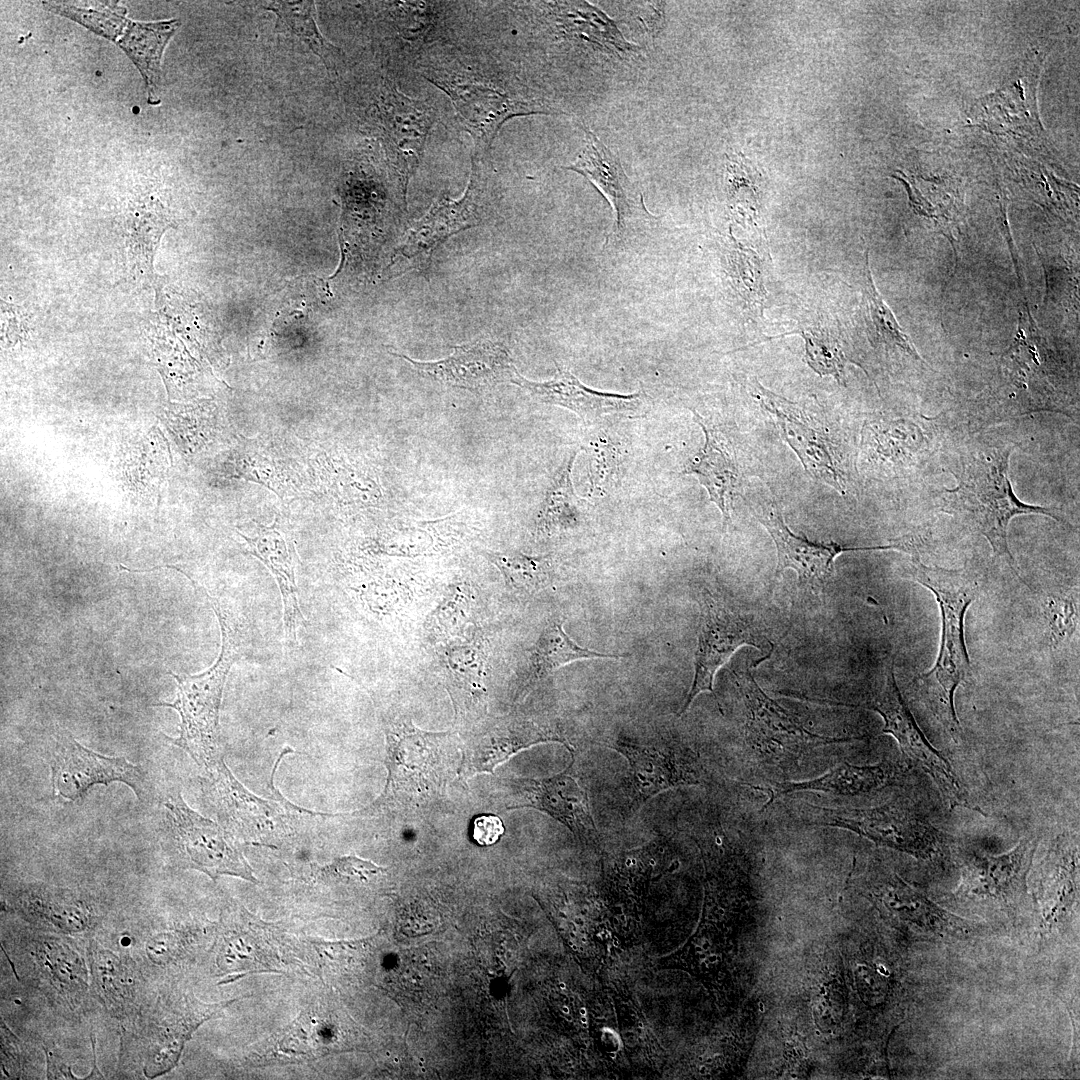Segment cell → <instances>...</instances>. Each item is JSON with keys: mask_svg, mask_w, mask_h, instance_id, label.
I'll return each instance as SVG.
<instances>
[{"mask_svg": "<svg viewBox=\"0 0 1080 1080\" xmlns=\"http://www.w3.org/2000/svg\"><path fill=\"white\" fill-rule=\"evenodd\" d=\"M907 578L929 589L941 613V640L934 666L915 677L913 683L924 706L938 720L947 735L959 743L963 738L954 695L959 685L972 675L964 636L965 614L980 595L982 583L971 570L930 567L913 556Z\"/></svg>", "mask_w": 1080, "mask_h": 1080, "instance_id": "6da1fadb", "label": "cell"}, {"mask_svg": "<svg viewBox=\"0 0 1080 1080\" xmlns=\"http://www.w3.org/2000/svg\"><path fill=\"white\" fill-rule=\"evenodd\" d=\"M1011 446H985L961 463L956 488L946 491L944 507L966 526L984 536L994 553L1020 577L1007 540L1009 522L1024 514H1040L1068 524L1058 509L1022 502L1008 475Z\"/></svg>", "mask_w": 1080, "mask_h": 1080, "instance_id": "7a4b0ae2", "label": "cell"}, {"mask_svg": "<svg viewBox=\"0 0 1080 1080\" xmlns=\"http://www.w3.org/2000/svg\"><path fill=\"white\" fill-rule=\"evenodd\" d=\"M195 589L206 597L218 618L222 635L219 657L214 665L197 675L171 672L178 686L177 697L173 702L155 705L170 707L179 713V735L167 739L186 751L198 765L209 769L223 759L219 746L222 693L228 673L242 655L247 641L244 626L227 603L209 595L198 583Z\"/></svg>", "mask_w": 1080, "mask_h": 1080, "instance_id": "3957f363", "label": "cell"}, {"mask_svg": "<svg viewBox=\"0 0 1080 1080\" xmlns=\"http://www.w3.org/2000/svg\"><path fill=\"white\" fill-rule=\"evenodd\" d=\"M807 825L835 827L853 832L875 844L923 860L941 857L954 844L907 802L869 807H828L809 803L794 806Z\"/></svg>", "mask_w": 1080, "mask_h": 1080, "instance_id": "277c9868", "label": "cell"}, {"mask_svg": "<svg viewBox=\"0 0 1080 1080\" xmlns=\"http://www.w3.org/2000/svg\"><path fill=\"white\" fill-rule=\"evenodd\" d=\"M837 704L878 713L884 721L882 734L895 738L906 760L930 776L951 808H967L985 815L963 787L950 762L929 742L916 722L898 688L892 657L885 661L881 680L866 693L862 701Z\"/></svg>", "mask_w": 1080, "mask_h": 1080, "instance_id": "5b68a950", "label": "cell"}, {"mask_svg": "<svg viewBox=\"0 0 1080 1080\" xmlns=\"http://www.w3.org/2000/svg\"><path fill=\"white\" fill-rule=\"evenodd\" d=\"M1038 838L1024 837L1008 852L992 855L971 845H953L961 869L957 902L983 912L1013 916L1028 904L1027 876Z\"/></svg>", "mask_w": 1080, "mask_h": 1080, "instance_id": "8992f818", "label": "cell"}, {"mask_svg": "<svg viewBox=\"0 0 1080 1080\" xmlns=\"http://www.w3.org/2000/svg\"><path fill=\"white\" fill-rule=\"evenodd\" d=\"M469 183L459 199L444 194L408 230L391 266L396 274L423 270L434 251L450 236L480 225L493 210L495 191L481 158L473 154Z\"/></svg>", "mask_w": 1080, "mask_h": 1080, "instance_id": "52a82bcc", "label": "cell"}, {"mask_svg": "<svg viewBox=\"0 0 1080 1080\" xmlns=\"http://www.w3.org/2000/svg\"><path fill=\"white\" fill-rule=\"evenodd\" d=\"M163 806L166 841L181 867L201 871L213 880L232 875L258 882L235 838L190 808L180 791L169 794Z\"/></svg>", "mask_w": 1080, "mask_h": 1080, "instance_id": "ba28073f", "label": "cell"}, {"mask_svg": "<svg viewBox=\"0 0 1080 1080\" xmlns=\"http://www.w3.org/2000/svg\"><path fill=\"white\" fill-rule=\"evenodd\" d=\"M738 684L745 708L746 742L766 765L787 770L819 746L861 739L823 736L808 731L769 698L749 673L738 676Z\"/></svg>", "mask_w": 1080, "mask_h": 1080, "instance_id": "9c48e42d", "label": "cell"}, {"mask_svg": "<svg viewBox=\"0 0 1080 1080\" xmlns=\"http://www.w3.org/2000/svg\"><path fill=\"white\" fill-rule=\"evenodd\" d=\"M218 1008L187 998L159 999L126 1034L123 1059L131 1057L149 1079L167 1073L177 1064L193 1031Z\"/></svg>", "mask_w": 1080, "mask_h": 1080, "instance_id": "30bf717a", "label": "cell"}, {"mask_svg": "<svg viewBox=\"0 0 1080 1080\" xmlns=\"http://www.w3.org/2000/svg\"><path fill=\"white\" fill-rule=\"evenodd\" d=\"M607 747L628 762L623 781L624 814H634L648 800L671 788L700 785L707 780L698 755L689 747L674 743H638L624 737Z\"/></svg>", "mask_w": 1080, "mask_h": 1080, "instance_id": "8fae6325", "label": "cell"}, {"mask_svg": "<svg viewBox=\"0 0 1080 1080\" xmlns=\"http://www.w3.org/2000/svg\"><path fill=\"white\" fill-rule=\"evenodd\" d=\"M431 83L450 98L461 127L468 132L479 153L485 152L503 124L516 116L550 114L543 103L516 89L475 80H461L429 73Z\"/></svg>", "mask_w": 1080, "mask_h": 1080, "instance_id": "7c38bea8", "label": "cell"}, {"mask_svg": "<svg viewBox=\"0 0 1080 1080\" xmlns=\"http://www.w3.org/2000/svg\"><path fill=\"white\" fill-rule=\"evenodd\" d=\"M760 648L761 636L752 621L730 609L708 589L700 600L698 643L694 677L685 701L678 712L683 715L693 700L703 692L714 693L717 671L742 646Z\"/></svg>", "mask_w": 1080, "mask_h": 1080, "instance_id": "4fadbf2b", "label": "cell"}, {"mask_svg": "<svg viewBox=\"0 0 1080 1080\" xmlns=\"http://www.w3.org/2000/svg\"><path fill=\"white\" fill-rule=\"evenodd\" d=\"M50 768L53 795L70 801L82 798L94 785L112 782L126 784L140 800L146 795V777L140 766L125 757L88 749L66 730L57 734Z\"/></svg>", "mask_w": 1080, "mask_h": 1080, "instance_id": "5bb4252c", "label": "cell"}, {"mask_svg": "<svg viewBox=\"0 0 1080 1080\" xmlns=\"http://www.w3.org/2000/svg\"><path fill=\"white\" fill-rule=\"evenodd\" d=\"M435 120V113L426 102L410 98L385 83L377 102V128L405 194Z\"/></svg>", "mask_w": 1080, "mask_h": 1080, "instance_id": "9a60e30c", "label": "cell"}, {"mask_svg": "<svg viewBox=\"0 0 1080 1080\" xmlns=\"http://www.w3.org/2000/svg\"><path fill=\"white\" fill-rule=\"evenodd\" d=\"M202 787L222 827L233 838L271 846V839L284 836L286 830L280 811L244 788L223 759L206 769Z\"/></svg>", "mask_w": 1080, "mask_h": 1080, "instance_id": "2e32d148", "label": "cell"}, {"mask_svg": "<svg viewBox=\"0 0 1080 1080\" xmlns=\"http://www.w3.org/2000/svg\"><path fill=\"white\" fill-rule=\"evenodd\" d=\"M752 512L774 541L777 552L776 577L787 569L796 571L800 584L824 587L834 571L835 559L844 552L893 549L891 544L846 547L836 542L819 543L794 534L772 500L753 503Z\"/></svg>", "mask_w": 1080, "mask_h": 1080, "instance_id": "e0dca14e", "label": "cell"}, {"mask_svg": "<svg viewBox=\"0 0 1080 1080\" xmlns=\"http://www.w3.org/2000/svg\"><path fill=\"white\" fill-rule=\"evenodd\" d=\"M865 887L880 909L924 938L947 939L973 932L970 922L945 910L894 872H875Z\"/></svg>", "mask_w": 1080, "mask_h": 1080, "instance_id": "ac0fdd59", "label": "cell"}, {"mask_svg": "<svg viewBox=\"0 0 1080 1080\" xmlns=\"http://www.w3.org/2000/svg\"><path fill=\"white\" fill-rule=\"evenodd\" d=\"M752 395L771 415L808 474L844 493L843 478L825 432L800 406L752 382Z\"/></svg>", "mask_w": 1080, "mask_h": 1080, "instance_id": "d6986e66", "label": "cell"}, {"mask_svg": "<svg viewBox=\"0 0 1080 1080\" xmlns=\"http://www.w3.org/2000/svg\"><path fill=\"white\" fill-rule=\"evenodd\" d=\"M390 353L409 362L424 377L472 391L511 383L517 371L509 350L493 341L454 346L449 356L437 361H418L402 353Z\"/></svg>", "mask_w": 1080, "mask_h": 1080, "instance_id": "ffe728a7", "label": "cell"}, {"mask_svg": "<svg viewBox=\"0 0 1080 1080\" xmlns=\"http://www.w3.org/2000/svg\"><path fill=\"white\" fill-rule=\"evenodd\" d=\"M511 384L526 390L537 402L564 407L590 422L605 416L640 415L648 407V398L643 390L628 395L600 392L585 386L568 369L558 364L550 380L532 381L516 371Z\"/></svg>", "mask_w": 1080, "mask_h": 1080, "instance_id": "44dd1931", "label": "cell"}, {"mask_svg": "<svg viewBox=\"0 0 1080 1080\" xmlns=\"http://www.w3.org/2000/svg\"><path fill=\"white\" fill-rule=\"evenodd\" d=\"M573 761L564 772L550 778L518 780L519 801L511 808L541 810L564 824L583 844L598 847L599 832L588 794L572 771Z\"/></svg>", "mask_w": 1080, "mask_h": 1080, "instance_id": "7402d4cb", "label": "cell"}, {"mask_svg": "<svg viewBox=\"0 0 1080 1080\" xmlns=\"http://www.w3.org/2000/svg\"><path fill=\"white\" fill-rule=\"evenodd\" d=\"M239 534L246 542L245 550L258 558L276 579L283 602L285 642L288 646L296 645L297 629L307 622L298 602L295 575L298 556L290 525L276 515L269 526L257 524L254 536Z\"/></svg>", "mask_w": 1080, "mask_h": 1080, "instance_id": "603a6c76", "label": "cell"}, {"mask_svg": "<svg viewBox=\"0 0 1080 1080\" xmlns=\"http://www.w3.org/2000/svg\"><path fill=\"white\" fill-rule=\"evenodd\" d=\"M386 735L389 779L393 786H406L421 793L438 783L440 752L451 735L449 732H429L404 721L390 725Z\"/></svg>", "mask_w": 1080, "mask_h": 1080, "instance_id": "cb8c5ba5", "label": "cell"}, {"mask_svg": "<svg viewBox=\"0 0 1080 1080\" xmlns=\"http://www.w3.org/2000/svg\"><path fill=\"white\" fill-rule=\"evenodd\" d=\"M585 146L576 161L565 167L588 179L607 198L615 211V236L623 234L633 219L647 214L642 193L626 175L614 155L586 127Z\"/></svg>", "mask_w": 1080, "mask_h": 1080, "instance_id": "d4e9b609", "label": "cell"}, {"mask_svg": "<svg viewBox=\"0 0 1080 1080\" xmlns=\"http://www.w3.org/2000/svg\"><path fill=\"white\" fill-rule=\"evenodd\" d=\"M9 907L27 921L60 933H81L98 920L92 902L82 893L44 883L18 888Z\"/></svg>", "mask_w": 1080, "mask_h": 1080, "instance_id": "484cf974", "label": "cell"}, {"mask_svg": "<svg viewBox=\"0 0 1080 1080\" xmlns=\"http://www.w3.org/2000/svg\"><path fill=\"white\" fill-rule=\"evenodd\" d=\"M1037 889L1043 922L1049 928L1078 910V834H1061L1051 841L1041 863Z\"/></svg>", "mask_w": 1080, "mask_h": 1080, "instance_id": "4316f807", "label": "cell"}, {"mask_svg": "<svg viewBox=\"0 0 1080 1080\" xmlns=\"http://www.w3.org/2000/svg\"><path fill=\"white\" fill-rule=\"evenodd\" d=\"M904 777L905 768L894 761L869 765L843 762L814 779L771 784L765 789L769 796L767 805L782 795L796 792H823L845 797L876 794L900 784Z\"/></svg>", "mask_w": 1080, "mask_h": 1080, "instance_id": "83f0119b", "label": "cell"}, {"mask_svg": "<svg viewBox=\"0 0 1080 1080\" xmlns=\"http://www.w3.org/2000/svg\"><path fill=\"white\" fill-rule=\"evenodd\" d=\"M39 976L71 1009L81 1003L89 989L85 961L66 939L37 935L28 949Z\"/></svg>", "mask_w": 1080, "mask_h": 1080, "instance_id": "f1b7e54d", "label": "cell"}, {"mask_svg": "<svg viewBox=\"0 0 1080 1080\" xmlns=\"http://www.w3.org/2000/svg\"><path fill=\"white\" fill-rule=\"evenodd\" d=\"M705 435V443L685 469L697 477L710 500L722 513L724 526L731 520V505L739 482V467L734 450L726 438L694 412Z\"/></svg>", "mask_w": 1080, "mask_h": 1080, "instance_id": "f546056e", "label": "cell"}, {"mask_svg": "<svg viewBox=\"0 0 1080 1080\" xmlns=\"http://www.w3.org/2000/svg\"><path fill=\"white\" fill-rule=\"evenodd\" d=\"M173 226L163 204L153 197L132 203L123 217L126 272L132 280L153 276V259L165 230Z\"/></svg>", "mask_w": 1080, "mask_h": 1080, "instance_id": "4dcf8cb0", "label": "cell"}, {"mask_svg": "<svg viewBox=\"0 0 1080 1080\" xmlns=\"http://www.w3.org/2000/svg\"><path fill=\"white\" fill-rule=\"evenodd\" d=\"M88 958L91 977L100 1000L117 1018L140 1010L143 981L134 962L91 942Z\"/></svg>", "mask_w": 1080, "mask_h": 1080, "instance_id": "1f68e13d", "label": "cell"}, {"mask_svg": "<svg viewBox=\"0 0 1080 1080\" xmlns=\"http://www.w3.org/2000/svg\"><path fill=\"white\" fill-rule=\"evenodd\" d=\"M620 657L578 645L567 635L561 621L552 620L544 627L530 652L527 667L517 687L516 700L525 698L542 680L570 662Z\"/></svg>", "mask_w": 1080, "mask_h": 1080, "instance_id": "d6a6232c", "label": "cell"}, {"mask_svg": "<svg viewBox=\"0 0 1080 1080\" xmlns=\"http://www.w3.org/2000/svg\"><path fill=\"white\" fill-rule=\"evenodd\" d=\"M179 26L178 19L149 23L129 21L123 35L117 41L119 47L139 69L149 90L150 98L159 81L164 48Z\"/></svg>", "mask_w": 1080, "mask_h": 1080, "instance_id": "836d02e7", "label": "cell"}, {"mask_svg": "<svg viewBox=\"0 0 1080 1080\" xmlns=\"http://www.w3.org/2000/svg\"><path fill=\"white\" fill-rule=\"evenodd\" d=\"M578 451H572L555 474L543 501L537 529L553 534L574 528L579 521L581 500L576 496L571 470Z\"/></svg>", "mask_w": 1080, "mask_h": 1080, "instance_id": "e575fe53", "label": "cell"}, {"mask_svg": "<svg viewBox=\"0 0 1080 1080\" xmlns=\"http://www.w3.org/2000/svg\"><path fill=\"white\" fill-rule=\"evenodd\" d=\"M267 9L277 16L275 28L278 33L294 38L305 49L319 56L328 69H334L330 58L335 47L318 29L313 1L270 2Z\"/></svg>", "mask_w": 1080, "mask_h": 1080, "instance_id": "d590c367", "label": "cell"}, {"mask_svg": "<svg viewBox=\"0 0 1080 1080\" xmlns=\"http://www.w3.org/2000/svg\"><path fill=\"white\" fill-rule=\"evenodd\" d=\"M484 555L514 591L533 593L551 581L553 563L550 556H529L518 551H485Z\"/></svg>", "mask_w": 1080, "mask_h": 1080, "instance_id": "8d00e7d4", "label": "cell"}, {"mask_svg": "<svg viewBox=\"0 0 1080 1080\" xmlns=\"http://www.w3.org/2000/svg\"><path fill=\"white\" fill-rule=\"evenodd\" d=\"M867 253L862 272V299L875 339L890 346H897L913 358L921 360L908 335L898 324L875 287Z\"/></svg>", "mask_w": 1080, "mask_h": 1080, "instance_id": "74e56055", "label": "cell"}, {"mask_svg": "<svg viewBox=\"0 0 1080 1080\" xmlns=\"http://www.w3.org/2000/svg\"><path fill=\"white\" fill-rule=\"evenodd\" d=\"M805 341V361L821 376H832L840 384L845 383V355L838 336L829 327L819 323L800 325L794 331Z\"/></svg>", "mask_w": 1080, "mask_h": 1080, "instance_id": "f35d334b", "label": "cell"}, {"mask_svg": "<svg viewBox=\"0 0 1080 1080\" xmlns=\"http://www.w3.org/2000/svg\"><path fill=\"white\" fill-rule=\"evenodd\" d=\"M44 8L53 13L69 18L95 34L117 42L129 23L125 13L108 6L100 8H80L72 5L43 3Z\"/></svg>", "mask_w": 1080, "mask_h": 1080, "instance_id": "ab89813d", "label": "cell"}, {"mask_svg": "<svg viewBox=\"0 0 1080 1080\" xmlns=\"http://www.w3.org/2000/svg\"><path fill=\"white\" fill-rule=\"evenodd\" d=\"M479 647L472 644L457 645L444 653L445 667L448 669L454 685L468 692L480 694L483 691V660Z\"/></svg>", "mask_w": 1080, "mask_h": 1080, "instance_id": "60d3db41", "label": "cell"}, {"mask_svg": "<svg viewBox=\"0 0 1080 1080\" xmlns=\"http://www.w3.org/2000/svg\"><path fill=\"white\" fill-rule=\"evenodd\" d=\"M729 269L739 294L749 304H761L765 291L759 260L754 252L735 245L729 254Z\"/></svg>", "mask_w": 1080, "mask_h": 1080, "instance_id": "b9f144b4", "label": "cell"}, {"mask_svg": "<svg viewBox=\"0 0 1080 1080\" xmlns=\"http://www.w3.org/2000/svg\"><path fill=\"white\" fill-rule=\"evenodd\" d=\"M185 942L186 938L179 931L157 933L146 943L147 957L158 965L170 963L182 954Z\"/></svg>", "mask_w": 1080, "mask_h": 1080, "instance_id": "7bdbcfd3", "label": "cell"}, {"mask_svg": "<svg viewBox=\"0 0 1080 1080\" xmlns=\"http://www.w3.org/2000/svg\"><path fill=\"white\" fill-rule=\"evenodd\" d=\"M468 597L461 590H454L445 597L443 603L438 606L433 623L440 634H449L457 626V622H464L465 612L468 610Z\"/></svg>", "mask_w": 1080, "mask_h": 1080, "instance_id": "ee69618b", "label": "cell"}, {"mask_svg": "<svg viewBox=\"0 0 1080 1080\" xmlns=\"http://www.w3.org/2000/svg\"><path fill=\"white\" fill-rule=\"evenodd\" d=\"M857 989L861 997L870 1003L881 1002L886 997L888 983L882 975L869 966H857L855 969Z\"/></svg>", "mask_w": 1080, "mask_h": 1080, "instance_id": "f6af8a7d", "label": "cell"}, {"mask_svg": "<svg viewBox=\"0 0 1080 1080\" xmlns=\"http://www.w3.org/2000/svg\"><path fill=\"white\" fill-rule=\"evenodd\" d=\"M20 1041L1 1021V1065L6 1076L18 1078L23 1068Z\"/></svg>", "mask_w": 1080, "mask_h": 1080, "instance_id": "bcb514c9", "label": "cell"}, {"mask_svg": "<svg viewBox=\"0 0 1080 1080\" xmlns=\"http://www.w3.org/2000/svg\"><path fill=\"white\" fill-rule=\"evenodd\" d=\"M329 869L340 876L357 878L363 881H367L369 878L386 871L384 867L355 856L342 857L336 860Z\"/></svg>", "mask_w": 1080, "mask_h": 1080, "instance_id": "7dc6e473", "label": "cell"}, {"mask_svg": "<svg viewBox=\"0 0 1080 1080\" xmlns=\"http://www.w3.org/2000/svg\"><path fill=\"white\" fill-rule=\"evenodd\" d=\"M501 819L493 814L477 816L473 821L472 838L481 846L495 844L504 833Z\"/></svg>", "mask_w": 1080, "mask_h": 1080, "instance_id": "c3c4849f", "label": "cell"}, {"mask_svg": "<svg viewBox=\"0 0 1080 1080\" xmlns=\"http://www.w3.org/2000/svg\"><path fill=\"white\" fill-rule=\"evenodd\" d=\"M48 1079H75L70 1067L52 1049L45 1048Z\"/></svg>", "mask_w": 1080, "mask_h": 1080, "instance_id": "681fc988", "label": "cell"}]
</instances>
